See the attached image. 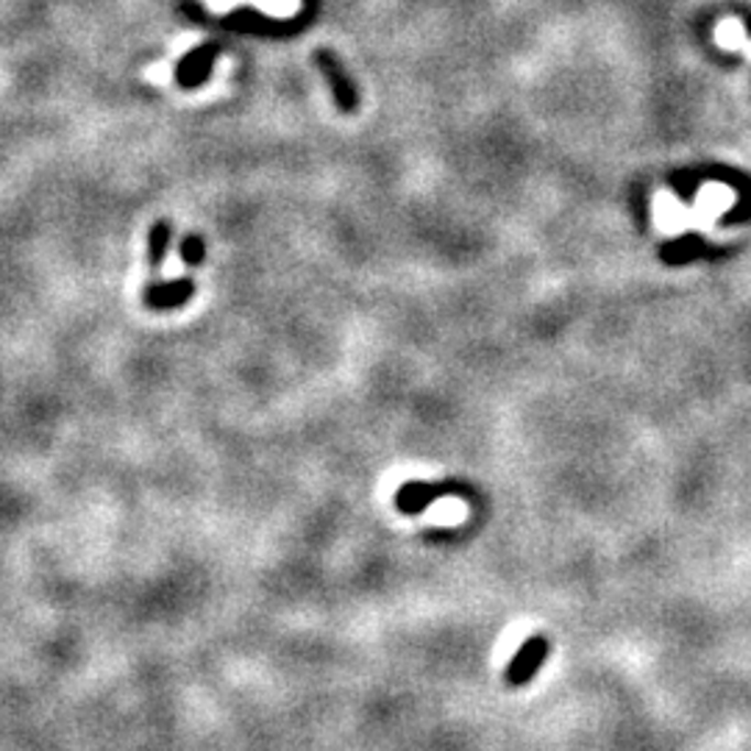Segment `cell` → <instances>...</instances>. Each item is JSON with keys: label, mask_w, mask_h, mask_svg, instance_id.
I'll list each match as a JSON object with an SVG mask.
<instances>
[{"label": "cell", "mask_w": 751, "mask_h": 751, "mask_svg": "<svg viewBox=\"0 0 751 751\" xmlns=\"http://www.w3.org/2000/svg\"><path fill=\"white\" fill-rule=\"evenodd\" d=\"M178 253H182L184 264H189V268H198V264L204 262V257H206V246L198 235H189L182 240V248H178Z\"/></svg>", "instance_id": "cell-7"}, {"label": "cell", "mask_w": 751, "mask_h": 751, "mask_svg": "<svg viewBox=\"0 0 751 751\" xmlns=\"http://www.w3.org/2000/svg\"><path fill=\"white\" fill-rule=\"evenodd\" d=\"M315 62H317V67L324 70L326 81L331 84V92H335L337 106H340L342 112H351L353 106H357V89H353V84L346 78L342 67L337 65L335 53L324 51V47H320V51L315 53Z\"/></svg>", "instance_id": "cell-2"}, {"label": "cell", "mask_w": 751, "mask_h": 751, "mask_svg": "<svg viewBox=\"0 0 751 751\" xmlns=\"http://www.w3.org/2000/svg\"><path fill=\"white\" fill-rule=\"evenodd\" d=\"M171 237H173V226L167 220H159L153 224V229L148 231V262H151L153 271L162 268L167 257V248H171Z\"/></svg>", "instance_id": "cell-6"}, {"label": "cell", "mask_w": 751, "mask_h": 751, "mask_svg": "<svg viewBox=\"0 0 751 751\" xmlns=\"http://www.w3.org/2000/svg\"><path fill=\"white\" fill-rule=\"evenodd\" d=\"M552 652V643H548L543 634H532L529 640H523L521 649L515 652V657L507 665V685L510 687H523L534 679V674L541 671V665L548 660Z\"/></svg>", "instance_id": "cell-1"}, {"label": "cell", "mask_w": 751, "mask_h": 751, "mask_svg": "<svg viewBox=\"0 0 751 751\" xmlns=\"http://www.w3.org/2000/svg\"><path fill=\"white\" fill-rule=\"evenodd\" d=\"M195 293V284L189 279H176V282L151 284L145 290V304L151 309H178L187 304Z\"/></svg>", "instance_id": "cell-4"}, {"label": "cell", "mask_w": 751, "mask_h": 751, "mask_svg": "<svg viewBox=\"0 0 751 751\" xmlns=\"http://www.w3.org/2000/svg\"><path fill=\"white\" fill-rule=\"evenodd\" d=\"M454 490H457V485L432 488V485H423V481H410V485H404V488L399 490V496H395V507H399L401 512H406V515H417V512L426 510L432 501L446 499V493H454Z\"/></svg>", "instance_id": "cell-3"}, {"label": "cell", "mask_w": 751, "mask_h": 751, "mask_svg": "<svg viewBox=\"0 0 751 751\" xmlns=\"http://www.w3.org/2000/svg\"><path fill=\"white\" fill-rule=\"evenodd\" d=\"M211 59H215V47H200V51L189 53L187 59L182 62V67H178V81H182L184 87L200 84L206 78V73H209Z\"/></svg>", "instance_id": "cell-5"}]
</instances>
